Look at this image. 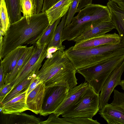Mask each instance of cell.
<instances>
[{"instance_id":"obj_1","label":"cell","mask_w":124,"mask_h":124,"mask_svg":"<svg viewBox=\"0 0 124 124\" xmlns=\"http://www.w3.org/2000/svg\"><path fill=\"white\" fill-rule=\"evenodd\" d=\"M49 25L45 12L34 14L30 22L22 16L18 21L11 24L3 37L0 60L8 53L18 46L34 45L45 31Z\"/></svg>"},{"instance_id":"obj_2","label":"cell","mask_w":124,"mask_h":124,"mask_svg":"<svg viewBox=\"0 0 124 124\" xmlns=\"http://www.w3.org/2000/svg\"><path fill=\"white\" fill-rule=\"evenodd\" d=\"M76 70L64 52L57 51L48 58L36 76L46 87L63 86L71 89L78 84Z\"/></svg>"},{"instance_id":"obj_3","label":"cell","mask_w":124,"mask_h":124,"mask_svg":"<svg viewBox=\"0 0 124 124\" xmlns=\"http://www.w3.org/2000/svg\"><path fill=\"white\" fill-rule=\"evenodd\" d=\"M124 44L121 41L116 44L73 49L71 46L64 51L76 70L90 67L116 56L122 54Z\"/></svg>"},{"instance_id":"obj_4","label":"cell","mask_w":124,"mask_h":124,"mask_svg":"<svg viewBox=\"0 0 124 124\" xmlns=\"http://www.w3.org/2000/svg\"><path fill=\"white\" fill-rule=\"evenodd\" d=\"M111 15L107 6L92 4L80 10L71 23L64 28L61 41H73L93 24L111 21Z\"/></svg>"},{"instance_id":"obj_5","label":"cell","mask_w":124,"mask_h":124,"mask_svg":"<svg viewBox=\"0 0 124 124\" xmlns=\"http://www.w3.org/2000/svg\"><path fill=\"white\" fill-rule=\"evenodd\" d=\"M124 60V54L118 55L93 66L76 70L98 94L112 71Z\"/></svg>"},{"instance_id":"obj_6","label":"cell","mask_w":124,"mask_h":124,"mask_svg":"<svg viewBox=\"0 0 124 124\" xmlns=\"http://www.w3.org/2000/svg\"><path fill=\"white\" fill-rule=\"evenodd\" d=\"M100 109L99 94L89 86L77 101L61 115L64 117L92 119Z\"/></svg>"},{"instance_id":"obj_7","label":"cell","mask_w":124,"mask_h":124,"mask_svg":"<svg viewBox=\"0 0 124 124\" xmlns=\"http://www.w3.org/2000/svg\"><path fill=\"white\" fill-rule=\"evenodd\" d=\"M47 46L45 44L40 48L37 47L31 58L10 83L13 88L28 77L37 74L44 60L48 56Z\"/></svg>"},{"instance_id":"obj_8","label":"cell","mask_w":124,"mask_h":124,"mask_svg":"<svg viewBox=\"0 0 124 124\" xmlns=\"http://www.w3.org/2000/svg\"><path fill=\"white\" fill-rule=\"evenodd\" d=\"M69 90L63 86L46 87L42 110L39 114L45 116L53 113L62 102Z\"/></svg>"},{"instance_id":"obj_9","label":"cell","mask_w":124,"mask_h":124,"mask_svg":"<svg viewBox=\"0 0 124 124\" xmlns=\"http://www.w3.org/2000/svg\"><path fill=\"white\" fill-rule=\"evenodd\" d=\"M124 71V60L111 73L102 86L99 94V107L101 109L108 103L115 88L120 85Z\"/></svg>"},{"instance_id":"obj_10","label":"cell","mask_w":124,"mask_h":124,"mask_svg":"<svg viewBox=\"0 0 124 124\" xmlns=\"http://www.w3.org/2000/svg\"><path fill=\"white\" fill-rule=\"evenodd\" d=\"M89 86L88 83L85 81L70 89L62 102L53 113L59 116L68 110L82 96Z\"/></svg>"},{"instance_id":"obj_11","label":"cell","mask_w":124,"mask_h":124,"mask_svg":"<svg viewBox=\"0 0 124 124\" xmlns=\"http://www.w3.org/2000/svg\"><path fill=\"white\" fill-rule=\"evenodd\" d=\"M121 39L116 33L105 34L90 39L76 42L71 46L73 49L96 46L107 44H116L120 42Z\"/></svg>"},{"instance_id":"obj_12","label":"cell","mask_w":124,"mask_h":124,"mask_svg":"<svg viewBox=\"0 0 124 124\" xmlns=\"http://www.w3.org/2000/svg\"><path fill=\"white\" fill-rule=\"evenodd\" d=\"M46 86L42 81L27 96L26 102L29 110L36 114L42 110Z\"/></svg>"},{"instance_id":"obj_13","label":"cell","mask_w":124,"mask_h":124,"mask_svg":"<svg viewBox=\"0 0 124 124\" xmlns=\"http://www.w3.org/2000/svg\"><path fill=\"white\" fill-rule=\"evenodd\" d=\"M115 28L111 21L96 23L73 41L76 42L90 39L106 34Z\"/></svg>"},{"instance_id":"obj_14","label":"cell","mask_w":124,"mask_h":124,"mask_svg":"<svg viewBox=\"0 0 124 124\" xmlns=\"http://www.w3.org/2000/svg\"><path fill=\"white\" fill-rule=\"evenodd\" d=\"M28 90L6 103L0 105L1 112L10 114L22 112L29 110L26 102Z\"/></svg>"},{"instance_id":"obj_15","label":"cell","mask_w":124,"mask_h":124,"mask_svg":"<svg viewBox=\"0 0 124 124\" xmlns=\"http://www.w3.org/2000/svg\"><path fill=\"white\" fill-rule=\"evenodd\" d=\"M25 46H19L7 54L0 61L5 76L11 71L26 49Z\"/></svg>"},{"instance_id":"obj_16","label":"cell","mask_w":124,"mask_h":124,"mask_svg":"<svg viewBox=\"0 0 124 124\" xmlns=\"http://www.w3.org/2000/svg\"><path fill=\"white\" fill-rule=\"evenodd\" d=\"M73 1V0H60L45 11L49 25H51L67 13Z\"/></svg>"},{"instance_id":"obj_17","label":"cell","mask_w":124,"mask_h":124,"mask_svg":"<svg viewBox=\"0 0 124 124\" xmlns=\"http://www.w3.org/2000/svg\"><path fill=\"white\" fill-rule=\"evenodd\" d=\"M2 114V124H39L40 122L39 118L24 113Z\"/></svg>"},{"instance_id":"obj_18","label":"cell","mask_w":124,"mask_h":124,"mask_svg":"<svg viewBox=\"0 0 124 124\" xmlns=\"http://www.w3.org/2000/svg\"><path fill=\"white\" fill-rule=\"evenodd\" d=\"M98 113L108 124H124V114L108 103Z\"/></svg>"},{"instance_id":"obj_19","label":"cell","mask_w":124,"mask_h":124,"mask_svg":"<svg viewBox=\"0 0 124 124\" xmlns=\"http://www.w3.org/2000/svg\"><path fill=\"white\" fill-rule=\"evenodd\" d=\"M60 118L55 114H50L46 120L40 122L39 124H100L97 120L89 118L64 117Z\"/></svg>"},{"instance_id":"obj_20","label":"cell","mask_w":124,"mask_h":124,"mask_svg":"<svg viewBox=\"0 0 124 124\" xmlns=\"http://www.w3.org/2000/svg\"><path fill=\"white\" fill-rule=\"evenodd\" d=\"M36 48V46L34 47L33 45L27 47L14 69L5 76V84L11 83L16 77L20 71L31 58Z\"/></svg>"},{"instance_id":"obj_21","label":"cell","mask_w":124,"mask_h":124,"mask_svg":"<svg viewBox=\"0 0 124 124\" xmlns=\"http://www.w3.org/2000/svg\"><path fill=\"white\" fill-rule=\"evenodd\" d=\"M36 76V75H35L30 76L14 87L0 102V105L6 103L27 90L33 79Z\"/></svg>"},{"instance_id":"obj_22","label":"cell","mask_w":124,"mask_h":124,"mask_svg":"<svg viewBox=\"0 0 124 124\" xmlns=\"http://www.w3.org/2000/svg\"><path fill=\"white\" fill-rule=\"evenodd\" d=\"M67 14L62 17L61 21L57 27L52 40L47 46V48L54 47L57 48L58 51H64L65 47L62 45L61 38Z\"/></svg>"},{"instance_id":"obj_23","label":"cell","mask_w":124,"mask_h":124,"mask_svg":"<svg viewBox=\"0 0 124 124\" xmlns=\"http://www.w3.org/2000/svg\"><path fill=\"white\" fill-rule=\"evenodd\" d=\"M11 24L22 17L20 0H5Z\"/></svg>"},{"instance_id":"obj_24","label":"cell","mask_w":124,"mask_h":124,"mask_svg":"<svg viewBox=\"0 0 124 124\" xmlns=\"http://www.w3.org/2000/svg\"><path fill=\"white\" fill-rule=\"evenodd\" d=\"M61 19V18H59L51 25H49L45 31L36 43L38 48H41L45 44L48 46L52 39L55 30Z\"/></svg>"},{"instance_id":"obj_25","label":"cell","mask_w":124,"mask_h":124,"mask_svg":"<svg viewBox=\"0 0 124 124\" xmlns=\"http://www.w3.org/2000/svg\"><path fill=\"white\" fill-rule=\"evenodd\" d=\"M112 16L111 21L114 24L124 25V10L115 2L109 1L107 3Z\"/></svg>"},{"instance_id":"obj_26","label":"cell","mask_w":124,"mask_h":124,"mask_svg":"<svg viewBox=\"0 0 124 124\" xmlns=\"http://www.w3.org/2000/svg\"><path fill=\"white\" fill-rule=\"evenodd\" d=\"M0 3V33L4 36L11 23L5 0Z\"/></svg>"},{"instance_id":"obj_27","label":"cell","mask_w":124,"mask_h":124,"mask_svg":"<svg viewBox=\"0 0 124 124\" xmlns=\"http://www.w3.org/2000/svg\"><path fill=\"white\" fill-rule=\"evenodd\" d=\"M21 12L27 20L30 22L31 16L35 14L34 0H20Z\"/></svg>"},{"instance_id":"obj_28","label":"cell","mask_w":124,"mask_h":124,"mask_svg":"<svg viewBox=\"0 0 124 124\" xmlns=\"http://www.w3.org/2000/svg\"><path fill=\"white\" fill-rule=\"evenodd\" d=\"M113 99L111 103L113 106L124 114V92L114 89Z\"/></svg>"},{"instance_id":"obj_29","label":"cell","mask_w":124,"mask_h":124,"mask_svg":"<svg viewBox=\"0 0 124 124\" xmlns=\"http://www.w3.org/2000/svg\"><path fill=\"white\" fill-rule=\"evenodd\" d=\"M80 0H73L70 7L67 13L64 26V28L71 22L77 9Z\"/></svg>"},{"instance_id":"obj_30","label":"cell","mask_w":124,"mask_h":124,"mask_svg":"<svg viewBox=\"0 0 124 124\" xmlns=\"http://www.w3.org/2000/svg\"><path fill=\"white\" fill-rule=\"evenodd\" d=\"M13 88V87L10 83L5 84L3 88L0 90V102L3 100Z\"/></svg>"},{"instance_id":"obj_31","label":"cell","mask_w":124,"mask_h":124,"mask_svg":"<svg viewBox=\"0 0 124 124\" xmlns=\"http://www.w3.org/2000/svg\"><path fill=\"white\" fill-rule=\"evenodd\" d=\"M42 81L39 78L37 77L36 76L33 79L28 90L26 94V97L28 94L36 87Z\"/></svg>"},{"instance_id":"obj_32","label":"cell","mask_w":124,"mask_h":124,"mask_svg":"<svg viewBox=\"0 0 124 124\" xmlns=\"http://www.w3.org/2000/svg\"><path fill=\"white\" fill-rule=\"evenodd\" d=\"M35 3V14L42 12L43 3V0H34Z\"/></svg>"},{"instance_id":"obj_33","label":"cell","mask_w":124,"mask_h":124,"mask_svg":"<svg viewBox=\"0 0 124 124\" xmlns=\"http://www.w3.org/2000/svg\"><path fill=\"white\" fill-rule=\"evenodd\" d=\"M93 0H80L78 5L77 12H78L80 10L85 7L92 4Z\"/></svg>"},{"instance_id":"obj_34","label":"cell","mask_w":124,"mask_h":124,"mask_svg":"<svg viewBox=\"0 0 124 124\" xmlns=\"http://www.w3.org/2000/svg\"><path fill=\"white\" fill-rule=\"evenodd\" d=\"M5 76L3 72L2 66H0V90L3 87L5 84Z\"/></svg>"},{"instance_id":"obj_35","label":"cell","mask_w":124,"mask_h":124,"mask_svg":"<svg viewBox=\"0 0 124 124\" xmlns=\"http://www.w3.org/2000/svg\"><path fill=\"white\" fill-rule=\"evenodd\" d=\"M117 4L120 7L124 10V0H122L121 2L118 3Z\"/></svg>"},{"instance_id":"obj_36","label":"cell","mask_w":124,"mask_h":124,"mask_svg":"<svg viewBox=\"0 0 124 124\" xmlns=\"http://www.w3.org/2000/svg\"><path fill=\"white\" fill-rule=\"evenodd\" d=\"M120 85L121 86L122 89L124 91V80H121Z\"/></svg>"},{"instance_id":"obj_37","label":"cell","mask_w":124,"mask_h":124,"mask_svg":"<svg viewBox=\"0 0 124 124\" xmlns=\"http://www.w3.org/2000/svg\"><path fill=\"white\" fill-rule=\"evenodd\" d=\"M109 1H111L115 2L116 4L121 2L122 0H108Z\"/></svg>"}]
</instances>
